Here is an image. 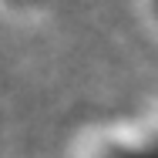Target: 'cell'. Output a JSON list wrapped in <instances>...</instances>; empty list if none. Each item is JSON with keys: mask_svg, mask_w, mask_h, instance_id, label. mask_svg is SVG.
I'll return each mask as SVG.
<instances>
[{"mask_svg": "<svg viewBox=\"0 0 158 158\" xmlns=\"http://www.w3.org/2000/svg\"><path fill=\"white\" fill-rule=\"evenodd\" d=\"M101 158H158V138L145 148H104Z\"/></svg>", "mask_w": 158, "mask_h": 158, "instance_id": "1", "label": "cell"}, {"mask_svg": "<svg viewBox=\"0 0 158 158\" xmlns=\"http://www.w3.org/2000/svg\"><path fill=\"white\" fill-rule=\"evenodd\" d=\"M10 3H17V7H34V3H44V0H10Z\"/></svg>", "mask_w": 158, "mask_h": 158, "instance_id": "2", "label": "cell"}, {"mask_svg": "<svg viewBox=\"0 0 158 158\" xmlns=\"http://www.w3.org/2000/svg\"><path fill=\"white\" fill-rule=\"evenodd\" d=\"M152 7H155V17H158V0H152Z\"/></svg>", "mask_w": 158, "mask_h": 158, "instance_id": "3", "label": "cell"}]
</instances>
